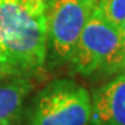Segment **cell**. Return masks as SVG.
Instances as JSON below:
<instances>
[{"instance_id": "6", "label": "cell", "mask_w": 125, "mask_h": 125, "mask_svg": "<svg viewBox=\"0 0 125 125\" xmlns=\"http://www.w3.org/2000/svg\"><path fill=\"white\" fill-rule=\"evenodd\" d=\"M31 89L30 78L0 74V124L12 125L18 120Z\"/></svg>"}, {"instance_id": "9", "label": "cell", "mask_w": 125, "mask_h": 125, "mask_svg": "<svg viewBox=\"0 0 125 125\" xmlns=\"http://www.w3.org/2000/svg\"><path fill=\"white\" fill-rule=\"evenodd\" d=\"M121 70H123V73H125V62H124V65H123V68H121Z\"/></svg>"}, {"instance_id": "2", "label": "cell", "mask_w": 125, "mask_h": 125, "mask_svg": "<svg viewBox=\"0 0 125 125\" xmlns=\"http://www.w3.org/2000/svg\"><path fill=\"white\" fill-rule=\"evenodd\" d=\"M70 61L74 69L83 75L121 70L125 62V37L94 8L81 33Z\"/></svg>"}, {"instance_id": "8", "label": "cell", "mask_w": 125, "mask_h": 125, "mask_svg": "<svg viewBox=\"0 0 125 125\" xmlns=\"http://www.w3.org/2000/svg\"><path fill=\"white\" fill-rule=\"evenodd\" d=\"M119 30H120V32L123 33V36L125 37V21H124V23H123L120 27H119Z\"/></svg>"}, {"instance_id": "7", "label": "cell", "mask_w": 125, "mask_h": 125, "mask_svg": "<svg viewBox=\"0 0 125 125\" xmlns=\"http://www.w3.org/2000/svg\"><path fill=\"white\" fill-rule=\"evenodd\" d=\"M97 12L115 27H120L125 21V0H97Z\"/></svg>"}, {"instance_id": "3", "label": "cell", "mask_w": 125, "mask_h": 125, "mask_svg": "<svg viewBox=\"0 0 125 125\" xmlns=\"http://www.w3.org/2000/svg\"><path fill=\"white\" fill-rule=\"evenodd\" d=\"M92 100L72 79H56L33 100L28 125H91Z\"/></svg>"}, {"instance_id": "1", "label": "cell", "mask_w": 125, "mask_h": 125, "mask_svg": "<svg viewBox=\"0 0 125 125\" xmlns=\"http://www.w3.org/2000/svg\"><path fill=\"white\" fill-rule=\"evenodd\" d=\"M49 0H0V74L41 73L49 52Z\"/></svg>"}, {"instance_id": "4", "label": "cell", "mask_w": 125, "mask_h": 125, "mask_svg": "<svg viewBox=\"0 0 125 125\" xmlns=\"http://www.w3.org/2000/svg\"><path fill=\"white\" fill-rule=\"evenodd\" d=\"M97 0H49V47L59 61H70Z\"/></svg>"}, {"instance_id": "5", "label": "cell", "mask_w": 125, "mask_h": 125, "mask_svg": "<svg viewBox=\"0 0 125 125\" xmlns=\"http://www.w3.org/2000/svg\"><path fill=\"white\" fill-rule=\"evenodd\" d=\"M91 100V125H125V73L97 88Z\"/></svg>"}]
</instances>
